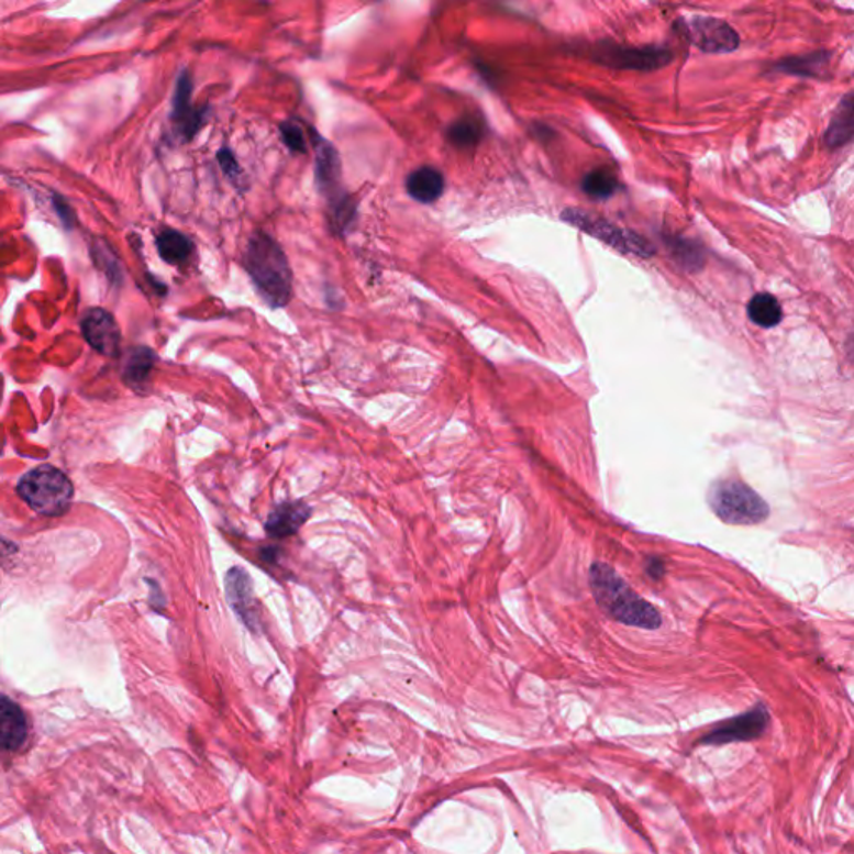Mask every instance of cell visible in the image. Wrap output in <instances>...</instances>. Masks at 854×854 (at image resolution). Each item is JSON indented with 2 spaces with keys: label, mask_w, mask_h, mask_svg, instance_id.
Masks as SVG:
<instances>
[{
  "label": "cell",
  "mask_w": 854,
  "mask_h": 854,
  "mask_svg": "<svg viewBox=\"0 0 854 854\" xmlns=\"http://www.w3.org/2000/svg\"><path fill=\"white\" fill-rule=\"evenodd\" d=\"M854 142V89L844 93L838 102L830 124L823 134V144L827 149L836 151L850 146Z\"/></svg>",
  "instance_id": "4fadbf2b"
},
{
  "label": "cell",
  "mask_w": 854,
  "mask_h": 854,
  "mask_svg": "<svg viewBox=\"0 0 854 854\" xmlns=\"http://www.w3.org/2000/svg\"><path fill=\"white\" fill-rule=\"evenodd\" d=\"M80 331L87 344L102 356L118 357L121 353V329L114 315L106 309L92 308L84 312Z\"/></svg>",
  "instance_id": "ba28073f"
},
{
  "label": "cell",
  "mask_w": 854,
  "mask_h": 854,
  "mask_svg": "<svg viewBox=\"0 0 854 854\" xmlns=\"http://www.w3.org/2000/svg\"><path fill=\"white\" fill-rule=\"evenodd\" d=\"M666 246H668L669 253L675 257L676 263L685 267L686 270L695 273V270L702 269V266H705V251L695 241L679 237V235H668L666 237Z\"/></svg>",
  "instance_id": "7402d4cb"
},
{
  "label": "cell",
  "mask_w": 854,
  "mask_h": 854,
  "mask_svg": "<svg viewBox=\"0 0 854 854\" xmlns=\"http://www.w3.org/2000/svg\"><path fill=\"white\" fill-rule=\"evenodd\" d=\"M157 253L170 266H182L195 254V243L182 232L164 229L157 235Z\"/></svg>",
  "instance_id": "ffe728a7"
},
{
  "label": "cell",
  "mask_w": 854,
  "mask_h": 854,
  "mask_svg": "<svg viewBox=\"0 0 854 854\" xmlns=\"http://www.w3.org/2000/svg\"><path fill=\"white\" fill-rule=\"evenodd\" d=\"M218 160L219 164H221L222 170H224L225 176L229 177V179L234 180V182H237L241 177V167L240 164H237V160H235L234 154H232L231 149H228V147H224V149L219 151L218 153Z\"/></svg>",
  "instance_id": "d4e9b609"
},
{
  "label": "cell",
  "mask_w": 854,
  "mask_h": 854,
  "mask_svg": "<svg viewBox=\"0 0 854 854\" xmlns=\"http://www.w3.org/2000/svg\"><path fill=\"white\" fill-rule=\"evenodd\" d=\"M833 54L830 51H814L801 56L783 57L768 67L769 74H785L808 79H828Z\"/></svg>",
  "instance_id": "8fae6325"
},
{
  "label": "cell",
  "mask_w": 854,
  "mask_h": 854,
  "mask_svg": "<svg viewBox=\"0 0 854 854\" xmlns=\"http://www.w3.org/2000/svg\"><path fill=\"white\" fill-rule=\"evenodd\" d=\"M312 138H314L315 177H318L319 189H321L325 196H329L332 201H336L341 196H344L340 195V154H337V151L334 149L328 141L319 137L315 132H312Z\"/></svg>",
  "instance_id": "7c38bea8"
},
{
  "label": "cell",
  "mask_w": 854,
  "mask_h": 854,
  "mask_svg": "<svg viewBox=\"0 0 854 854\" xmlns=\"http://www.w3.org/2000/svg\"><path fill=\"white\" fill-rule=\"evenodd\" d=\"M156 363V353L151 347H131L125 356L124 366H122V381L135 391H146Z\"/></svg>",
  "instance_id": "e0dca14e"
},
{
  "label": "cell",
  "mask_w": 854,
  "mask_h": 854,
  "mask_svg": "<svg viewBox=\"0 0 854 854\" xmlns=\"http://www.w3.org/2000/svg\"><path fill=\"white\" fill-rule=\"evenodd\" d=\"M708 501L714 514L728 524H759L769 515L765 499L737 479H724L711 486Z\"/></svg>",
  "instance_id": "277c9868"
},
{
  "label": "cell",
  "mask_w": 854,
  "mask_h": 854,
  "mask_svg": "<svg viewBox=\"0 0 854 854\" xmlns=\"http://www.w3.org/2000/svg\"><path fill=\"white\" fill-rule=\"evenodd\" d=\"M311 518V508L302 501L282 502L267 518L266 531L276 540L298 533Z\"/></svg>",
  "instance_id": "9a60e30c"
},
{
  "label": "cell",
  "mask_w": 854,
  "mask_h": 854,
  "mask_svg": "<svg viewBox=\"0 0 854 854\" xmlns=\"http://www.w3.org/2000/svg\"><path fill=\"white\" fill-rule=\"evenodd\" d=\"M646 573L650 578L661 579L664 575V561L659 557H650L646 563Z\"/></svg>",
  "instance_id": "4316f807"
},
{
  "label": "cell",
  "mask_w": 854,
  "mask_h": 854,
  "mask_svg": "<svg viewBox=\"0 0 854 854\" xmlns=\"http://www.w3.org/2000/svg\"><path fill=\"white\" fill-rule=\"evenodd\" d=\"M583 191L596 201H606L620 191V180L611 170L601 167V169L591 170L586 174L581 182Z\"/></svg>",
  "instance_id": "603a6c76"
},
{
  "label": "cell",
  "mask_w": 854,
  "mask_h": 854,
  "mask_svg": "<svg viewBox=\"0 0 854 854\" xmlns=\"http://www.w3.org/2000/svg\"><path fill=\"white\" fill-rule=\"evenodd\" d=\"M768 724V709H766L765 706L759 705L756 706L753 711H750V713L733 718V720L727 721V723L714 728L713 731H709L706 736L701 737V743L718 746V744L756 740V737H759L765 733Z\"/></svg>",
  "instance_id": "9c48e42d"
},
{
  "label": "cell",
  "mask_w": 854,
  "mask_h": 854,
  "mask_svg": "<svg viewBox=\"0 0 854 854\" xmlns=\"http://www.w3.org/2000/svg\"><path fill=\"white\" fill-rule=\"evenodd\" d=\"M280 137L284 144L295 154L308 153V142H306L304 132L296 122H282L279 125Z\"/></svg>",
  "instance_id": "cb8c5ba5"
},
{
  "label": "cell",
  "mask_w": 854,
  "mask_h": 854,
  "mask_svg": "<svg viewBox=\"0 0 854 854\" xmlns=\"http://www.w3.org/2000/svg\"><path fill=\"white\" fill-rule=\"evenodd\" d=\"M244 267L264 301L273 308L288 306L292 298V273L282 247L266 232L257 231L247 244Z\"/></svg>",
  "instance_id": "7a4b0ae2"
},
{
  "label": "cell",
  "mask_w": 854,
  "mask_h": 854,
  "mask_svg": "<svg viewBox=\"0 0 854 854\" xmlns=\"http://www.w3.org/2000/svg\"><path fill=\"white\" fill-rule=\"evenodd\" d=\"M596 59L615 69L654 70L668 66L673 60V53L661 45L624 47V45L602 42L596 49Z\"/></svg>",
  "instance_id": "8992f818"
},
{
  "label": "cell",
  "mask_w": 854,
  "mask_h": 854,
  "mask_svg": "<svg viewBox=\"0 0 854 854\" xmlns=\"http://www.w3.org/2000/svg\"><path fill=\"white\" fill-rule=\"evenodd\" d=\"M846 350H847V354H850L851 359L854 361V332L853 334H851L850 340H847Z\"/></svg>",
  "instance_id": "83f0119b"
},
{
  "label": "cell",
  "mask_w": 854,
  "mask_h": 854,
  "mask_svg": "<svg viewBox=\"0 0 854 854\" xmlns=\"http://www.w3.org/2000/svg\"><path fill=\"white\" fill-rule=\"evenodd\" d=\"M192 79L189 70H182L177 77L173 99V122L179 127L184 141H191L208 121V109L196 111L191 106Z\"/></svg>",
  "instance_id": "30bf717a"
},
{
  "label": "cell",
  "mask_w": 854,
  "mask_h": 854,
  "mask_svg": "<svg viewBox=\"0 0 854 854\" xmlns=\"http://www.w3.org/2000/svg\"><path fill=\"white\" fill-rule=\"evenodd\" d=\"M18 495L38 514L59 518L73 504L74 486L63 470L44 464L22 476Z\"/></svg>",
  "instance_id": "3957f363"
},
{
  "label": "cell",
  "mask_w": 854,
  "mask_h": 854,
  "mask_svg": "<svg viewBox=\"0 0 854 854\" xmlns=\"http://www.w3.org/2000/svg\"><path fill=\"white\" fill-rule=\"evenodd\" d=\"M747 318L757 328H776L783 321V308L778 299L769 292H759L747 302Z\"/></svg>",
  "instance_id": "44dd1931"
},
{
  "label": "cell",
  "mask_w": 854,
  "mask_h": 854,
  "mask_svg": "<svg viewBox=\"0 0 854 854\" xmlns=\"http://www.w3.org/2000/svg\"><path fill=\"white\" fill-rule=\"evenodd\" d=\"M225 586H228L225 592H228L232 609L237 612L240 618H243L244 623L251 630H256L257 614L254 612L253 586H251L247 573L241 567H232L228 578H225Z\"/></svg>",
  "instance_id": "5bb4252c"
},
{
  "label": "cell",
  "mask_w": 854,
  "mask_h": 854,
  "mask_svg": "<svg viewBox=\"0 0 854 854\" xmlns=\"http://www.w3.org/2000/svg\"><path fill=\"white\" fill-rule=\"evenodd\" d=\"M563 219L567 224L575 225L579 231L592 235L621 253L636 254L640 257H651L654 254V247L636 232L618 228L598 215H591L578 209H567L563 212Z\"/></svg>",
  "instance_id": "5b68a950"
},
{
  "label": "cell",
  "mask_w": 854,
  "mask_h": 854,
  "mask_svg": "<svg viewBox=\"0 0 854 854\" xmlns=\"http://www.w3.org/2000/svg\"><path fill=\"white\" fill-rule=\"evenodd\" d=\"M589 583L599 608L612 620L644 630H656L663 623L657 609L634 592L608 564H592Z\"/></svg>",
  "instance_id": "6da1fadb"
},
{
  "label": "cell",
  "mask_w": 854,
  "mask_h": 854,
  "mask_svg": "<svg viewBox=\"0 0 854 854\" xmlns=\"http://www.w3.org/2000/svg\"><path fill=\"white\" fill-rule=\"evenodd\" d=\"M486 132L488 127L485 119L481 115L469 114L454 121L447 127L446 137L457 149H473L486 137Z\"/></svg>",
  "instance_id": "d6986e66"
},
{
  "label": "cell",
  "mask_w": 854,
  "mask_h": 854,
  "mask_svg": "<svg viewBox=\"0 0 854 854\" xmlns=\"http://www.w3.org/2000/svg\"><path fill=\"white\" fill-rule=\"evenodd\" d=\"M0 734H2V747L5 751L21 750L29 736L27 718L24 711L8 696H2V706H0Z\"/></svg>",
  "instance_id": "2e32d148"
},
{
  "label": "cell",
  "mask_w": 854,
  "mask_h": 854,
  "mask_svg": "<svg viewBox=\"0 0 854 854\" xmlns=\"http://www.w3.org/2000/svg\"><path fill=\"white\" fill-rule=\"evenodd\" d=\"M406 189L414 201L422 202V204H433L444 195L446 180H444L443 173L436 167H419L409 174L408 179H406Z\"/></svg>",
  "instance_id": "ac0fdd59"
},
{
  "label": "cell",
  "mask_w": 854,
  "mask_h": 854,
  "mask_svg": "<svg viewBox=\"0 0 854 854\" xmlns=\"http://www.w3.org/2000/svg\"><path fill=\"white\" fill-rule=\"evenodd\" d=\"M53 202L54 209H56L57 214H59L60 221L64 222L66 229H73L74 225H76V214H74L73 208L67 204L66 199H63L57 195H54Z\"/></svg>",
  "instance_id": "484cf974"
},
{
  "label": "cell",
  "mask_w": 854,
  "mask_h": 854,
  "mask_svg": "<svg viewBox=\"0 0 854 854\" xmlns=\"http://www.w3.org/2000/svg\"><path fill=\"white\" fill-rule=\"evenodd\" d=\"M685 31L691 44L702 53L730 54L740 49V34L723 19L695 15L686 22Z\"/></svg>",
  "instance_id": "52a82bcc"
}]
</instances>
